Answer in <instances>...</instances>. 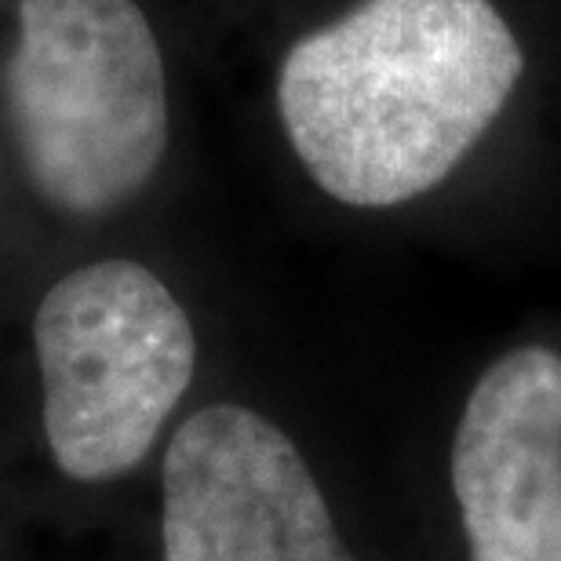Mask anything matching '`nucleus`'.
<instances>
[{
  "mask_svg": "<svg viewBox=\"0 0 561 561\" xmlns=\"http://www.w3.org/2000/svg\"><path fill=\"white\" fill-rule=\"evenodd\" d=\"M453 492L470 561H561V354L522 346L478 379Z\"/></svg>",
  "mask_w": 561,
  "mask_h": 561,
  "instance_id": "obj_5",
  "label": "nucleus"
},
{
  "mask_svg": "<svg viewBox=\"0 0 561 561\" xmlns=\"http://www.w3.org/2000/svg\"><path fill=\"white\" fill-rule=\"evenodd\" d=\"M164 561H354L307 459L241 405L194 412L164 453Z\"/></svg>",
  "mask_w": 561,
  "mask_h": 561,
  "instance_id": "obj_4",
  "label": "nucleus"
},
{
  "mask_svg": "<svg viewBox=\"0 0 561 561\" xmlns=\"http://www.w3.org/2000/svg\"><path fill=\"white\" fill-rule=\"evenodd\" d=\"M522 70L492 0H365L285 55L277 110L324 194L394 208L463 161Z\"/></svg>",
  "mask_w": 561,
  "mask_h": 561,
  "instance_id": "obj_1",
  "label": "nucleus"
},
{
  "mask_svg": "<svg viewBox=\"0 0 561 561\" xmlns=\"http://www.w3.org/2000/svg\"><path fill=\"white\" fill-rule=\"evenodd\" d=\"M8 114L33 190L103 216L150 183L168 146V84L136 0H19Z\"/></svg>",
  "mask_w": 561,
  "mask_h": 561,
  "instance_id": "obj_2",
  "label": "nucleus"
},
{
  "mask_svg": "<svg viewBox=\"0 0 561 561\" xmlns=\"http://www.w3.org/2000/svg\"><path fill=\"white\" fill-rule=\"evenodd\" d=\"M44 434L73 481L128 474L183 401L197 365L186 310L131 260H103L48 288L33 318Z\"/></svg>",
  "mask_w": 561,
  "mask_h": 561,
  "instance_id": "obj_3",
  "label": "nucleus"
}]
</instances>
